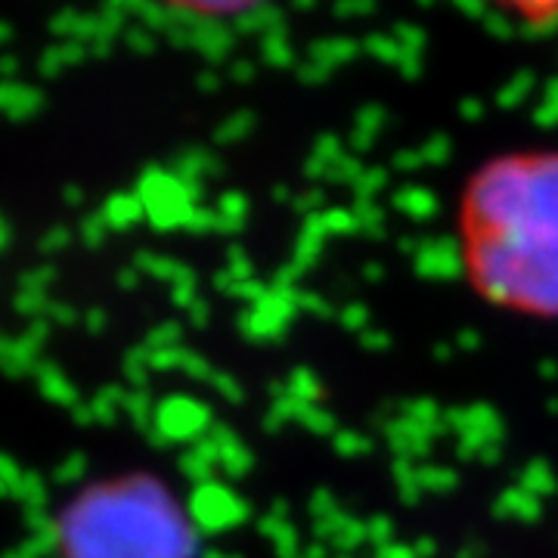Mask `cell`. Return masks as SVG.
<instances>
[{
    "mask_svg": "<svg viewBox=\"0 0 558 558\" xmlns=\"http://www.w3.org/2000/svg\"><path fill=\"white\" fill-rule=\"evenodd\" d=\"M465 270L481 295L558 317V156H509L481 168L462 202Z\"/></svg>",
    "mask_w": 558,
    "mask_h": 558,
    "instance_id": "6da1fadb",
    "label": "cell"
},
{
    "mask_svg": "<svg viewBox=\"0 0 558 558\" xmlns=\"http://www.w3.org/2000/svg\"><path fill=\"white\" fill-rule=\"evenodd\" d=\"M193 524L153 478H121L87 490L62 515L65 558H190Z\"/></svg>",
    "mask_w": 558,
    "mask_h": 558,
    "instance_id": "7a4b0ae2",
    "label": "cell"
},
{
    "mask_svg": "<svg viewBox=\"0 0 558 558\" xmlns=\"http://www.w3.org/2000/svg\"><path fill=\"white\" fill-rule=\"evenodd\" d=\"M140 202L156 227H186L190 215L199 208V186L180 180L178 174H149L143 180Z\"/></svg>",
    "mask_w": 558,
    "mask_h": 558,
    "instance_id": "3957f363",
    "label": "cell"
},
{
    "mask_svg": "<svg viewBox=\"0 0 558 558\" xmlns=\"http://www.w3.org/2000/svg\"><path fill=\"white\" fill-rule=\"evenodd\" d=\"M299 299H301V289H277V286H270L267 299L260 301V304H255V307L242 317V332H245V339H252V341L279 339V336L289 329L292 317L301 311Z\"/></svg>",
    "mask_w": 558,
    "mask_h": 558,
    "instance_id": "277c9868",
    "label": "cell"
},
{
    "mask_svg": "<svg viewBox=\"0 0 558 558\" xmlns=\"http://www.w3.org/2000/svg\"><path fill=\"white\" fill-rule=\"evenodd\" d=\"M190 515L202 531L218 534V531H227V527L248 519V506L233 490H227L223 484L208 481V484L196 487V494L190 499Z\"/></svg>",
    "mask_w": 558,
    "mask_h": 558,
    "instance_id": "5b68a950",
    "label": "cell"
},
{
    "mask_svg": "<svg viewBox=\"0 0 558 558\" xmlns=\"http://www.w3.org/2000/svg\"><path fill=\"white\" fill-rule=\"evenodd\" d=\"M156 432L153 438L156 440H190L199 438L202 432L208 428V410L202 407L199 400L190 398H171L161 403L156 410V418H153Z\"/></svg>",
    "mask_w": 558,
    "mask_h": 558,
    "instance_id": "8992f818",
    "label": "cell"
},
{
    "mask_svg": "<svg viewBox=\"0 0 558 558\" xmlns=\"http://www.w3.org/2000/svg\"><path fill=\"white\" fill-rule=\"evenodd\" d=\"M416 270L428 279H453L465 270V252L459 248L457 240L438 236V240H418L416 252Z\"/></svg>",
    "mask_w": 558,
    "mask_h": 558,
    "instance_id": "52a82bcc",
    "label": "cell"
},
{
    "mask_svg": "<svg viewBox=\"0 0 558 558\" xmlns=\"http://www.w3.org/2000/svg\"><path fill=\"white\" fill-rule=\"evenodd\" d=\"M385 438H388V447L395 450V457L410 459V462H413L416 457H425V453H428L435 435H432L428 428H422L413 418H407L403 413H398V416L385 422Z\"/></svg>",
    "mask_w": 558,
    "mask_h": 558,
    "instance_id": "ba28073f",
    "label": "cell"
},
{
    "mask_svg": "<svg viewBox=\"0 0 558 558\" xmlns=\"http://www.w3.org/2000/svg\"><path fill=\"white\" fill-rule=\"evenodd\" d=\"M208 438L215 440L220 457L218 465H223L227 475H233V478L248 475V469H252V453H248V447H245L227 425H211V428H208Z\"/></svg>",
    "mask_w": 558,
    "mask_h": 558,
    "instance_id": "9c48e42d",
    "label": "cell"
},
{
    "mask_svg": "<svg viewBox=\"0 0 558 558\" xmlns=\"http://www.w3.org/2000/svg\"><path fill=\"white\" fill-rule=\"evenodd\" d=\"M539 502L534 494H527L524 487H515V490H502L494 502V515L499 521L519 519V521H537L539 519Z\"/></svg>",
    "mask_w": 558,
    "mask_h": 558,
    "instance_id": "30bf717a",
    "label": "cell"
},
{
    "mask_svg": "<svg viewBox=\"0 0 558 558\" xmlns=\"http://www.w3.org/2000/svg\"><path fill=\"white\" fill-rule=\"evenodd\" d=\"M395 208H398L400 215H407V218L428 220L438 215L440 205L432 190H425V186H403V190L395 193Z\"/></svg>",
    "mask_w": 558,
    "mask_h": 558,
    "instance_id": "8fae6325",
    "label": "cell"
},
{
    "mask_svg": "<svg viewBox=\"0 0 558 558\" xmlns=\"http://www.w3.org/2000/svg\"><path fill=\"white\" fill-rule=\"evenodd\" d=\"M363 50V44L351 38H323L311 47V62H319L323 69L336 72L339 65L351 62Z\"/></svg>",
    "mask_w": 558,
    "mask_h": 558,
    "instance_id": "7c38bea8",
    "label": "cell"
},
{
    "mask_svg": "<svg viewBox=\"0 0 558 558\" xmlns=\"http://www.w3.org/2000/svg\"><path fill=\"white\" fill-rule=\"evenodd\" d=\"M240 32H252L260 35V40L270 38V35H286V13L277 7H267V3H255L240 22H236Z\"/></svg>",
    "mask_w": 558,
    "mask_h": 558,
    "instance_id": "4fadbf2b",
    "label": "cell"
},
{
    "mask_svg": "<svg viewBox=\"0 0 558 558\" xmlns=\"http://www.w3.org/2000/svg\"><path fill=\"white\" fill-rule=\"evenodd\" d=\"M220 171V159L215 153H208V149H186L183 156L178 159V174L180 180H186V183H196L199 186L202 178H218Z\"/></svg>",
    "mask_w": 558,
    "mask_h": 558,
    "instance_id": "5bb4252c",
    "label": "cell"
},
{
    "mask_svg": "<svg viewBox=\"0 0 558 558\" xmlns=\"http://www.w3.org/2000/svg\"><path fill=\"white\" fill-rule=\"evenodd\" d=\"M388 119V112L376 106V102H369V106H363L357 112V124H354V134H351V153L360 156V153H366L369 146H373V140L381 131V124Z\"/></svg>",
    "mask_w": 558,
    "mask_h": 558,
    "instance_id": "9a60e30c",
    "label": "cell"
},
{
    "mask_svg": "<svg viewBox=\"0 0 558 558\" xmlns=\"http://www.w3.org/2000/svg\"><path fill=\"white\" fill-rule=\"evenodd\" d=\"M521 487H524L527 494H534L537 499H546L558 490V478L556 472L549 469V462L534 459V462H527V465L521 469Z\"/></svg>",
    "mask_w": 558,
    "mask_h": 558,
    "instance_id": "2e32d148",
    "label": "cell"
},
{
    "mask_svg": "<svg viewBox=\"0 0 558 558\" xmlns=\"http://www.w3.org/2000/svg\"><path fill=\"white\" fill-rule=\"evenodd\" d=\"M509 13L521 16V28L524 32H553L558 28V7H549V3H537V7H512Z\"/></svg>",
    "mask_w": 558,
    "mask_h": 558,
    "instance_id": "e0dca14e",
    "label": "cell"
},
{
    "mask_svg": "<svg viewBox=\"0 0 558 558\" xmlns=\"http://www.w3.org/2000/svg\"><path fill=\"white\" fill-rule=\"evenodd\" d=\"M400 413L407 418H413V422H418L422 428H428L432 435H438L440 428H444V413H447V410H440L432 398H418L410 400V403H403Z\"/></svg>",
    "mask_w": 558,
    "mask_h": 558,
    "instance_id": "ac0fdd59",
    "label": "cell"
},
{
    "mask_svg": "<svg viewBox=\"0 0 558 558\" xmlns=\"http://www.w3.org/2000/svg\"><path fill=\"white\" fill-rule=\"evenodd\" d=\"M534 87H537V75H534V72H519V75H512L509 84L499 87V106H502V109L519 106V102H524L534 94Z\"/></svg>",
    "mask_w": 558,
    "mask_h": 558,
    "instance_id": "d6986e66",
    "label": "cell"
},
{
    "mask_svg": "<svg viewBox=\"0 0 558 558\" xmlns=\"http://www.w3.org/2000/svg\"><path fill=\"white\" fill-rule=\"evenodd\" d=\"M418 484H422V494H450L459 484V475L453 469H444V465H422L418 469Z\"/></svg>",
    "mask_w": 558,
    "mask_h": 558,
    "instance_id": "ffe728a7",
    "label": "cell"
},
{
    "mask_svg": "<svg viewBox=\"0 0 558 558\" xmlns=\"http://www.w3.org/2000/svg\"><path fill=\"white\" fill-rule=\"evenodd\" d=\"M354 215L360 220V233H366V236H385L388 233V227H385V208H381L379 202H354Z\"/></svg>",
    "mask_w": 558,
    "mask_h": 558,
    "instance_id": "44dd1931",
    "label": "cell"
},
{
    "mask_svg": "<svg viewBox=\"0 0 558 558\" xmlns=\"http://www.w3.org/2000/svg\"><path fill=\"white\" fill-rule=\"evenodd\" d=\"M395 484L403 502H416L422 497V484H418V469H413L410 459H395Z\"/></svg>",
    "mask_w": 558,
    "mask_h": 558,
    "instance_id": "7402d4cb",
    "label": "cell"
},
{
    "mask_svg": "<svg viewBox=\"0 0 558 558\" xmlns=\"http://www.w3.org/2000/svg\"><path fill=\"white\" fill-rule=\"evenodd\" d=\"M260 57L274 69H286V65L295 62V50H292V44H289L286 35H270V38L260 40Z\"/></svg>",
    "mask_w": 558,
    "mask_h": 558,
    "instance_id": "603a6c76",
    "label": "cell"
},
{
    "mask_svg": "<svg viewBox=\"0 0 558 558\" xmlns=\"http://www.w3.org/2000/svg\"><path fill=\"white\" fill-rule=\"evenodd\" d=\"M289 385V398H295L299 403H317L323 388H319V379L311 373V369H295L292 379L286 381Z\"/></svg>",
    "mask_w": 558,
    "mask_h": 558,
    "instance_id": "cb8c5ba5",
    "label": "cell"
},
{
    "mask_svg": "<svg viewBox=\"0 0 558 558\" xmlns=\"http://www.w3.org/2000/svg\"><path fill=\"white\" fill-rule=\"evenodd\" d=\"M252 128H255V116H252V112H236V116L223 119V124L215 131V143L230 146V143H236V140L245 137Z\"/></svg>",
    "mask_w": 558,
    "mask_h": 558,
    "instance_id": "d4e9b609",
    "label": "cell"
},
{
    "mask_svg": "<svg viewBox=\"0 0 558 558\" xmlns=\"http://www.w3.org/2000/svg\"><path fill=\"white\" fill-rule=\"evenodd\" d=\"M363 50L373 53L376 60L391 62V65H400V60H403V47H400L395 35H369L363 40Z\"/></svg>",
    "mask_w": 558,
    "mask_h": 558,
    "instance_id": "484cf974",
    "label": "cell"
},
{
    "mask_svg": "<svg viewBox=\"0 0 558 558\" xmlns=\"http://www.w3.org/2000/svg\"><path fill=\"white\" fill-rule=\"evenodd\" d=\"M388 180L391 174L385 171V168H366L360 180L354 183V193H357L360 202H376L379 193H385V186H388Z\"/></svg>",
    "mask_w": 558,
    "mask_h": 558,
    "instance_id": "4316f807",
    "label": "cell"
},
{
    "mask_svg": "<svg viewBox=\"0 0 558 558\" xmlns=\"http://www.w3.org/2000/svg\"><path fill=\"white\" fill-rule=\"evenodd\" d=\"M319 220H323L326 233H357L360 230L354 208H326V211H319Z\"/></svg>",
    "mask_w": 558,
    "mask_h": 558,
    "instance_id": "83f0119b",
    "label": "cell"
},
{
    "mask_svg": "<svg viewBox=\"0 0 558 558\" xmlns=\"http://www.w3.org/2000/svg\"><path fill=\"white\" fill-rule=\"evenodd\" d=\"M299 422L304 428H311L314 435H332L336 432V418L329 416L317 403H301Z\"/></svg>",
    "mask_w": 558,
    "mask_h": 558,
    "instance_id": "f1b7e54d",
    "label": "cell"
},
{
    "mask_svg": "<svg viewBox=\"0 0 558 558\" xmlns=\"http://www.w3.org/2000/svg\"><path fill=\"white\" fill-rule=\"evenodd\" d=\"M363 543H369V539H366V521L354 519V515L348 519V524H344L339 534H336V539H332V546L341 549L344 556H351V553H354L357 546H363Z\"/></svg>",
    "mask_w": 558,
    "mask_h": 558,
    "instance_id": "f546056e",
    "label": "cell"
},
{
    "mask_svg": "<svg viewBox=\"0 0 558 558\" xmlns=\"http://www.w3.org/2000/svg\"><path fill=\"white\" fill-rule=\"evenodd\" d=\"M534 121L539 128H556L558 124V78H553L543 87V100L534 109Z\"/></svg>",
    "mask_w": 558,
    "mask_h": 558,
    "instance_id": "4dcf8cb0",
    "label": "cell"
},
{
    "mask_svg": "<svg viewBox=\"0 0 558 558\" xmlns=\"http://www.w3.org/2000/svg\"><path fill=\"white\" fill-rule=\"evenodd\" d=\"M180 469L190 475V478L196 481V484H208L211 481V469H215V462H208V459L202 457L199 450L193 447V450H186V457L180 459Z\"/></svg>",
    "mask_w": 558,
    "mask_h": 558,
    "instance_id": "1f68e13d",
    "label": "cell"
},
{
    "mask_svg": "<svg viewBox=\"0 0 558 558\" xmlns=\"http://www.w3.org/2000/svg\"><path fill=\"white\" fill-rule=\"evenodd\" d=\"M450 149H453V143H450L447 134H432V137L418 146V153H422V161H425V165H444V161L450 159Z\"/></svg>",
    "mask_w": 558,
    "mask_h": 558,
    "instance_id": "d6a6232c",
    "label": "cell"
},
{
    "mask_svg": "<svg viewBox=\"0 0 558 558\" xmlns=\"http://www.w3.org/2000/svg\"><path fill=\"white\" fill-rule=\"evenodd\" d=\"M366 539H369V546H376V553L385 549L388 543H395V521L385 519V515L366 521Z\"/></svg>",
    "mask_w": 558,
    "mask_h": 558,
    "instance_id": "836d02e7",
    "label": "cell"
},
{
    "mask_svg": "<svg viewBox=\"0 0 558 558\" xmlns=\"http://www.w3.org/2000/svg\"><path fill=\"white\" fill-rule=\"evenodd\" d=\"M481 25H484V28H487L490 35H497V38H509V35L515 32L512 13H509V10H499V7H490V10L484 13Z\"/></svg>",
    "mask_w": 558,
    "mask_h": 558,
    "instance_id": "e575fe53",
    "label": "cell"
},
{
    "mask_svg": "<svg viewBox=\"0 0 558 558\" xmlns=\"http://www.w3.org/2000/svg\"><path fill=\"white\" fill-rule=\"evenodd\" d=\"M363 171H366V168L360 165V156H354V153H344V156L332 165L329 180H339V183H351V186H354Z\"/></svg>",
    "mask_w": 558,
    "mask_h": 558,
    "instance_id": "d590c367",
    "label": "cell"
},
{
    "mask_svg": "<svg viewBox=\"0 0 558 558\" xmlns=\"http://www.w3.org/2000/svg\"><path fill=\"white\" fill-rule=\"evenodd\" d=\"M140 211H143V202L131 199V196H119V199H112V205H109V220H116L119 227H124V223L137 220Z\"/></svg>",
    "mask_w": 558,
    "mask_h": 558,
    "instance_id": "8d00e7d4",
    "label": "cell"
},
{
    "mask_svg": "<svg viewBox=\"0 0 558 558\" xmlns=\"http://www.w3.org/2000/svg\"><path fill=\"white\" fill-rule=\"evenodd\" d=\"M311 519H314V524L317 521H326V519H332L336 512H341V506H339V499L332 497L329 490H317L314 497H311Z\"/></svg>",
    "mask_w": 558,
    "mask_h": 558,
    "instance_id": "74e56055",
    "label": "cell"
},
{
    "mask_svg": "<svg viewBox=\"0 0 558 558\" xmlns=\"http://www.w3.org/2000/svg\"><path fill=\"white\" fill-rule=\"evenodd\" d=\"M344 153H348V149H341V140L336 137V134H323V137H317L314 149H311V156H317V159L326 161V165H336Z\"/></svg>",
    "mask_w": 558,
    "mask_h": 558,
    "instance_id": "f35d334b",
    "label": "cell"
},
{
    "mask_svg": "<svg viewBox=\"0 0 558 558\" xmlns=\"http://www.w3.org/2000/svg\"><path fill=\"white\" fill-rule=\"evenodd\" d=\"M391 35H395L400 47H403V50H410V53H422V50H425V32H422L418 25H407V22H400Z\"/></svg>",
    "mask_w": 558,
    "mask_h": 558,
    "instance_id": "ab89813d",
    "label": "cell"
},
{
    "mask_svg": "<svg viewBox=\"0 0 558 558\" xmlns=\"http://www.w3.org/2000/svg\"><path fill=\"white\" fill-rule=\"evenodd\" d=\"M336 453L341 457H360V453H369V440L357 435V432H339L336 435Z\"/></svg>",
    "mask_w": 558,
    "mask_h": 558,
    "instance_id": "60d3db41",
    "label": "cell"
},
{
    "mask_svg": "<svg viewBox=\"0 0 558 558\" xmlns=\"http://www.w3.org/2000/svg\"><path fill=\"white\" fill-rule=\"evenodd\" d=\"M299 307L301 311H307V314H317L319 319L336 317V311L329 307V301L323 299V295H317V292H301Z\"/></svg>",
    "mask_w": 558,
    "mask_h": 558,
    "instance_id": "b9f144b4",
    "label": "cell"
},
{
    "mask_svg": "<svg viewBox=\"0 0 558 558\" xmlns=\"http://www.w3.org/2000/svg\"><path fill=\"white\" fill-rule=\"evenodd\" d=\"M211 388L218 391L220 398H227V400H233V403H240L242 400V385L230 373H215L211 376Z\"/></svg>",
    "mask_w": 558,
    "mask_h": 558,
    "instance_id": "7bdbcfd3",
    "label": "cell"
},
{
    "mask_svg": "<svg viewBox=\"0 0 558 558\" xmlns=\"http://www.w3.org/2000/svg\"><path fill=\"white\" fill-rule=\"evenodd\" d=\"M227 270H230L233 277L240 279V282H248V279H255V267H252V260H248V255H245L242 248H233V252H230Z\"/></svg>",
    "mask_w": 558,
    "mask_h": 558,
    "instance_id": "ee69618b",
    "label": "cell"
},
{
    "mask_svg": "<svg viewBox=\"0 0 558 558\" xmlns=\"http://www.w3.org/2000/svg\"><path fill=\"white\" fill-rule=\"evenodd\" d=\"M292 205L299 208L304 218H314V215H319V211H326V208H323V193H319V190L299 193V196L292 199Z\"/></svg>",
    "mask_w": 558,
    "mask_h": 558,
    "instance_id": "f6af8a7d",
    "label": "cell"
},
{
    "mask_svg": "<svg viewBox=\"0 0 558 558\" xmlns=\"http://www.w3.org/2000/svg\"><path fill=\"white\" fill-rule=\"evenodd\" d=\"M339 319H341V326H348V329H360V332H366L369 311H366L363 304H348V307L339 314Z\"/></svg>",
    "mask_w": 558,
    "mask_h": 558,
    "instance_id": "bcb514c9",
    "label": "cell"
},
{
    "mask_svg": "<svg viewBox=\"0 0 558 558\" xmlns=\"http://www.w3.org/2000/svg\"><path fill=\"white\" fill-rule=\"evenodd\" d=\"M391 165H395V171H400V174H413V171H418L425 161H422V153H418V149H400Z\"/></svg>",
    "mask_w": 558,
    "mask_h": 558,
    "instance_id": "7dc6e473",
    "label": "cell"
},
{
    "mask_svg": "<svg viewBox=\"0 0 558 558\" xmlns=\"http://www.w3.org/2000/svg\"><path fill=\"white\" fill-rule=\"evenodd\" d=\"M329 75H332V72L323 69L319 62H304V65H299V78L304 81V84H323Z\"/></svg>",
    "mask_w": 558,
    "mask_h": 558,
    "instance_id": "c3c4849f",
    "label": "cell"
},
{
    "mask_svg": "<svg viewBox=\"0 0 558 558\" xmlns=\"http://www.w3.org/2000/svg\"><path fill=\"white\" fill-rule=\"evenodd\" d=\"M459 116L465 121H481L484 119V100H475V97H469V100H462L459 102Z\"/></svg>",
    "mask_w": 558,
    "mask_h": 558,
    "instance_id": "681fc988",
    "label": "cell"
},
{
    "mask_svg": "<svg viewBox=\"0 0 558 558\" xmlns=\"http://www.w3.org/2000/svg\"><path fill=\"white\" fill-rule=\"evenodd\" d=\"M376 558H418V556L413 546H407V543H398V539H395V543H388L385 549H379Z\"/></svg>",
    "mask_w": 558,
    "mask_h": 558,
    "instance_id": "f907efd6",
    "label": "cell"
},
{
    "mask_svg": "<svg viewBox=\"0 0 558 558\" xmlns=\"http://www.w3.org/2000/svg\"><path fill=\"white\" fill-rule=\"evenodd\" d=\"M360 341H363V348H369V351H385L391 339L385 336V332H376V329H366V332H360Z\"/></svg>",
    "mask_w": 558,
    "mask_h": 558,
    "instance_id": "816d5d0a",
    "label": "cell"
},
{
    "mask_svg": "<svg viewBox=\"0 0 558 558\" xmlns=\"http://www.w3.org/2000/svg\"><path fill=\"white\" fill-rule=\"evenodd\" d=\"M230 78L233 81H252L255 78V62H248V60H236L233 65H230Z\"/></svg>",
    "mask_w": 558,
    "mask_h": 558,
    "instance_id": "f5cc1de1",
    "label": "cell"
},
{
    "mask_svg": "<svg viewBox=\"0 0 558 558\" xmlns=\"http://www.w3.org/2000/svg\"><path fill=\"white\" fill-rule=\"evenodd\" d=\"M190 317H193V323L196 326H205L208 323V317H211V304L205 299H196L193 304H190Z\"/></svg>",
    "mask_w": 558,
    "mask_h": 558,
    "instance_id": "db71d44e",
    "label": "cell"
},
{
    "mask_svg": "<svg viewBox=\"0 0 558 558\" xmlns=\"http://www.w3.org/2000/svg\"><path fill=\"white\" fill-rule=\"evenodd\" d=\"M481 341H484V339H481L475 329H462V332L457 336V344L462 348V351H478Z\"/></svg>",
    "mask_w": 558,
    "mask_h": 558,
    "instance_id": "11a10c76",
    "label": "cell"
},
{
    "mask_svg": "<svg viewBox=\"0 0 558 558\" xmlns=\"http://www.w3.org/2000/svg\"><path fill=\"white\" fill-rule=\"evenodd\" d=\"M329 556V549H326V543L317 539V543H311V546H304L299 553V558H326Z\"/></svg>",
    "mask_w": 558,
    "mask_h": 558,
    "instance_id": "9f6ffc18",
    "label": "cell"
},
{
    "mask_svg": "<svg viewBox=\"0 0 558 558\" xmlns=\"http://www.w3.org/2000/svg\"><path fill=\"white\" fill-rule=\"evenodd\" d=\"M413 549H416L418 558H428V556H435V553H438V543H435V539L422 537L416 543V546H413Z\"/></svg>",
    "mask_w": 558,
    "mask_h": 558,
    "instance_id": "6f0895ef",
    "label": "cell"
},
{
    "mask_svg": "<svg viewBox=\"0 0 558 558\" xmlns=\"http://www.w3.org/2000/svg\"><path fill=\"white\" fill-rule=\"evenodd\" d=\"M369 10H373L369 3H351V7H344V3H341V7H336V13H339V16H360V13H369Z\"/></svg>",
    "mask_w": 558,
    "mask_h": 558,
    "instance_id": "680465c9",
    "label": "cell"
},
{
    "mask_svg": "<svg viewBox=\"0 0 558 558\" xmlns=\"http://www.w3.org/2000/svg\"><path fill=\"white\" fill-rule=\"evenodd\" d=\"M539 373H543V379H558V363L556 360H543L539 363Z\"/></svg>",
    "mask_w": 558,
    "mask_h": 558,
    "instance_id": "91938a15",
    "label": "cell"
},
{
    "mask_svg": "<svg viewBox=\"0 0 558 558\" xmlns=\"http://www.w3.org/2000/svg\"><path fill=\"white\" fill-rule=\"evenodd\" d=\"M199 84H202V87H205V90H218L220 78H218V75H215V72H205Z\"/></svg>",
    "mask_w": 558,
    "mask_h": 558,
    "instance_id": "94428289",
    "label": "cell"
},
{
    "mask_svg": "<svg viewBox=\"0 0 558 558\" xmlns=\"http://www.w3.org/2000/svg\"><path fill=\"white\" fill-rule=\"evenodd\" d=\"M366 279H369V282H379L381 264H366Z\"/></svg>",
    "mask_w": 558,
    "mask_h": 558,
    "instance_id": "6125c7cd",
    "label": "cell"
},
{
    "mask_svg": "<svg viewBox=\"0 0 558 558\" xmlns=\"http://www.w3.org/2000/svg\"><path fill=\"white\" fill-rule=\"evenodd\" d=\"M435 357H440V360L450 357V344H438V348H435Z\"/></svg>",
    "mask_w": 558,
    "mask_h": 558,
    "instance_id": "be15d7a7",
    "label": "cell"
},
{
    "mask_svg": "<svg viewBox=\"0 0 558 558\" xmlns=\"http://www.w3.org/2000/svg\"><path fill=\"white\" fill-rule=\"evenodd\" d=\"M205 558H240V556H227V553H220V549H211Z\"/></svg>",
    "mask_w": 558,
    "mask_h": 558,
    "instance_id": "e7e4bbea",
    "label": "cell"
},
{
    "mask_svg": "<svg viewBox=\"0 0 558 558\" xmlns=\"http://www.w3.org/2000/svg\"><path fill=\"white\" fill-rule=\"evenodd\" d=\"M339 558H351V556H339Z\"/></svg>",
    "mask_w": 558,
    "mask_h": 558,
    "instance_id": "03108f58",
    "label": "cell"
}]
</instances>
